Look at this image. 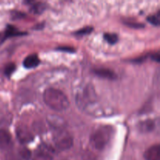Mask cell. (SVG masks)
Instances as JSON below:
<instances>
[{
    "mask_svg": "<svg viewBox=\"0 0 160 160\" xmlns=\"http://www.w3.org/2000/svg\"><path fill=\"white\" fill-rule=\"evenodd\" d=\"M40 63V60H39L38 57L36 54L29 55L27 56L23 60V67L27 69H32L34 67H38Z\"/></svg>",
    "mask_w": 160,
    "mask_h": 160,
    "instance_id": "10",
    "label": "cell"
},
{
    "mask_svg": "<svg viewBox=\"0 0 160 160\" xmlns=\"http://www.w3.org/2000/svg\"><path fill=\"white\" fill-rule=\"evenodd\" d=\"M30 3H32V5L31 6V12H32L33 13H35V14H40L42 13V12H43L45 10V9H46L47 6L45 3L44 2H30Z\"/></svg>",
    "mask_w": 160,
    "mask_h": 160,
    "instance_id": "12",
    "label": "cell"
},
{
    "mask_svg": "<svg viewBox=\"0 0 160 160\" xmlns=\"http://www.w3.org/2000/svg\"><path fill=\"white\" fill-rule=\"evenodd\" d=\"M104 39L109 44H113L117 43L118 41V36L116 34H110V33H106L104 34Z\"/></svg>",
    "mask_w": 160,
    "mask_h": 160,
    "instance_id": "13",
    "label": "cell"
},
{
    "mask_svg": "<svg viewBox=\"0 0 160 160\" xmlns=\"http://www.w3.org/2000/svg\"><path fill=\"white\" fill-rule=\"evenodd\" d=\"M15 69H16L15 64L9 63L8 65H6V67H5V69H4L5 75L7 77L11 76V74L13 73L14 70H15Z\"/></svg>",
    "mask_w": 160,
    "mask_h": 160,
    "instance_id": "15",
    "label": "cell"
},
{
    "mask_svg": "<svg viewBox=\"0 0 160 160\" xmlns=\"http://www.w3.org/2000/svg\"><path fill=\"white\" fill-rule=\"evenodd\" d=\"M5 160H20V158L18 156H17L16 155L12 154V153H9V154L6 155Z\"/></svg>",
    "mask_w": 160,
    "mask_h": 160,
    "instance_id": "19",
    "label": "cell"
},
{
    "mask_svg": "<svg viewBox=\"0 0 160 160\" xmlns=\"http://www.w3.org/2000/svg\"><path fill=\"white\" fill-rule=\"evenodd\" d=\"M92 31H93V28H92V27H86V28H82V29L77 31L76 32L74 33V34H76V35H81V36L85 35V34H90L91 32H92Z\"/></svg>",
    "mask_w": 160,
    "mask_h": 160,
    "instance_id": "16",
    "label": "cell"
},
{
    "mask_svg": "<svg viewBox=\"0 0 160 160\" xmlns=\"http://www.w3.org/2000/svg\"><path fill=\"white\" fill-rule=\"evenodd\" d=\"M44 102L52 109L58 112L66 110L69 107V100L65 94L61 91L55 88L45 90L43 95Z\"/></svg>",
    "mask_w": 160,
    "mask_h": 160,
    "instance_id": "1",
    "label": "cell"
},
{
    "mask_svg": "<svg viewBox=\"0 0 160 160\" xmlns=\"http://www.w3.org/2000/svg\"><path fill=\"white\" fill-rule=\"evenodd\" d=\"M10 134L4 129H0V149L8 150L12 146Z\"/></svg>",
    "mask_w": 160,
    "mask_h": 160,
    "instance_id": "7",
    "label": "cell"
},
{
    "mask_svg": "<svg viewBox=\"0 0 160 160\" xmlns=\"http://www.w3.org/2000/svg\"><path fill=\"white\" fill-rule=\"evenodd\" d=\"M23 34H26V33L20 31L17 28L12 26V25H8L6 27V30L3 32H0V45L3 42H5L8 38L14 37V36L23 35Z\"/></svg>",
    "mask_w": 160,
    "mask_h": 160,
    "instance_id": "6",
    "label": "cell"
},
{
    "mask_svg": "<svg viewBox=\"0 0 160 160\" xmlns=\"http://www.w3.org/2000/svg\"><path fill=\"white\" fill-rule=\"evenodd\" d=\"M125 24L133 28H142L145 27V25L142 23H136V22H125Z\"/></svg>",
    "mask_w": 160,
    "mask_h": 160,
    "instance_id": "17",
    "label": "cell"
},
{
    "mask_svg": "<svg viewBox=\"0 0 160 160\" xmlns=\"http://www.w3.org/2000/svg\"><path fill=\"white\" fill-rule=\"evenodd\" d=\"M138 128L142 132H151L155 128V122L152 120H145L139 123Z\"/></svg>",
    "mask_w": 160,
    "mask_h": 160,
    "instance_id": "11",
    "label": "cell"
},
{
    "mask_svg": "<svg viewBox=\"0 0 160 160\" xmlns=\"http://www.w3.org/2000/svg\"><path fill=\"white\" fill-rule=\"evenodd\" d=\"M20 156H21L23 159L28 160L30 159V156H31V152H30L29 150H28L27 148L21 149L20 150Z\"/></svg>",
    "mask_w": 160,
    "mask_h": 160,
    "instance_id": "18",
    "label": "cell"
},
{
    "mask_svg": "<svg viewBox=\"0 0 160 160\" xmlns=\"http://www.w3.org/2000/svg\"><path fill=\"white\" fill-rule=\"evenodd\" d=\"M152 59H154V60L156 61L157 62H159V53L156 52V53H154L153 55H152Z\"/></svg>",
    "mask_w": 160,
    "mask_h": 160,
    "instance_id": "21",
    "label": "cell"
},
{
    "mask_svg": "<svg viewBox=\"0 0 160 160\" xmlns=\"http://www.w3.org/2000/svg\"><path fill=\"white\" fill-rule=\"evenodd\" d=\"M92 89L91 88H86L84 92L81 93H78L77 95L76 102L78 106L80 107L85 108V106L91 104L93 100V97L95 96L93 92H92Z\"/></svg>",
    "mask_w": 160,
    "mask_h": 160,
    "instance_id": "4",
    "label": "cell"
},
{
    "mask_svg": "<svg viewBox=\"0 0 160 160\" xmlns=\"http://www.w3.org/2000/svg\"><path fill=\"white\" fill-rule=\"evenodd\" d=\"M94 73L96 76L102 78L109 80H115L117 78V74L112 70L107 68H98L94 70Z\"/></svg>",
    "mask_w": 160,
    "mask_h": 160,
    "instance_id": "9",
    "label": "cell"
},
{
    "mask_svg": "<svg viewBox=\"0 0 160 160\" xmlns=\"http://www.w3.org/2000/svg\"><path fill=\"white\" fill-rule=\"evenodd\" d=\"M59 49L61 50V51L70 52H73V48H69V47H59Z\"/></svg>",
    "mask_w": 160,
    "mask_h": 160,
    "instance_id": "22",
    "label": "cell"
},
{
    "mask_svg": "<svg viewBox=\"0 0 160 160\" xmlns=\"http://www.w3.org/2000/svg\"><path fill=\"white\" fill-rule=\"evenodd\" d=\"M16 134H17V137L18 140L22 144L29 143L34 139V136H33L32 133L29 131V129L26 126H23V125L19 126L17 128Z\"/></svg>",
    "mask_w": 160,
    "mask_h": 160,
    "instance_id": "5",
    "label": "cell"
},
{
    "mask_svg": "<svg viewBox=\"0 0 160 160\" xmlns=\"http://www.w3.org/2000/svg\"><path fill=\"white\" fill-rule=\"evenodd\" d=\"M147 20L154 26L159 25V12H157L156 15H152L147 17Z\"/></svg>",
    "mask_w": 160,
    "mask_h": 160,
    "instance_id": "14",
    "label": "cell"
},
{
    "mask_svg": "<svg viewBox=\"0 0 160 160\" xmlns=\"http://www.w3.org/2000/svg\"><path fill=\"white\" fill-rule=\"evenodd\" d=\"M56 148L59 150H67L73 145V138L67 131L59 130L54 135L53 138Z\"/></svg>",
    "mask_w": 160,
    "mask_h": 160,
    "instance_id": "3",
    "label": "cell"
},
{
    "mask_svg": "<svg viewBox=\"0 0 160 160\" xmlns=\"http://www.w3.org/2000/svg\"><path fill=\"white\" fill-rule=\"evenodd\" d=\"M12 18L13 19H18V18H22V17H24V14L21 12H12Z\"/></svg>",
    "mask_w": 160,
    "mask_h": 160,
    "instance_id": "20",
    "label": "cell"
},
{
    "mask_svg": "<svg viewBox=\"0 0 160 160\" xmlns=\"http://www.w3.org/2000/svg\"><path fill=\"white\" fill-rule=\"evenodd\" d=\"M145 160H160V146L155 145L148 148L144 154Z\"/></svg>",
    "mask_w": 160,
    "mask_h": 160,
    "instance_id": "8",
    "label": "cell"
},
{
    "mask_svg": "<svg viewBox=\"0 0 160 160\" xmlns=\"http://www.w3.org/2000/svg\"><path fill=\"white\" fill-rule=\"evenodd\" d=\"M113 130L110 126L98 128L91 136V144L97 150H102L109 144L112 138Z\"/></svg>",
    "mask_w": 160,
    "mask_h": 160,
    "instance_id": "2",
    "label": "cell"
}]
</instances>
